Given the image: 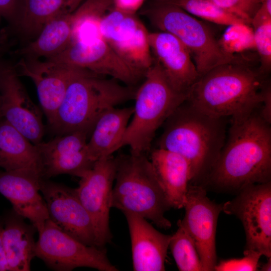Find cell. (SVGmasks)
<instances>
[{
    "instance_id": "cell-1",
    "label": "cell",
    "mask_w": 271,
    "mask_h": 271,
    "mask_svg": "<svg viewBox=\"0 0 271 271\" xmlns=\"http://www.w3.org/2000/svg\"><path fill=\"white\" fill-rule=\"evenodd\" d=\"M258 109L230 119L225 144L206 178L224 190L236 191L271 179V127Z\"/></svg>"
},
{
    "instance_id": "cell-2",
    "label": "cell",
    "mask_w": 271,
    "mask_h": 271,
    "mask_svg": "<svg viewBox=\"0 0 271 271\" xmlns=\"http://www.w3.org/2000/svg\"><path fill=\"white\" fill-rule=\"evenodd\" d=\"M263 76L245 62L220 65L199 77L186 101L212 117L243 116L259 108L267 83Z\"/></svg>"
},
{
    "instance_id": "cell-3",
    "label": "cell",
    "mask_w": 271,
    "mask_h": 271,
    "mask_svg": "<svg viewBox=\"0 0 271 271\" xmlns=\"http://www.w3.org/2000/svg\"><path fill=\"white\" fill-rule=\"evenodd\" d=\"M225 119L204 114L185 100L163 124L158 148L177 153L188 161L191 182L206 178L225 143Z\"/></svg>"
},
{
    "instance_id": "cell-4",
    "label": "cell",
    "mask_w": 271,
    "mask_h": 271,
    "mask_svg": "<svg viewBox=\"0 0 271 271\" xmlns=\"http://www.w3.org/2000/svg\"><path fill=\"white\" fill-rule=\"evenodd\" d=\"M118 81L90 71L75 77L48 124L51 131L57 136L75 131L90 134L96 122L105 112L134 98L136 90Z\"/></svg>"
},
{
    "instance_id": "cell-5",
    "label": "cell",
    "mask_w": 271,
    "mask_h": 271,
    "mask_svg": "<svg viewBox=\"0 0 271 271\" xmlns=\"http://www.w3.org/2000/svg\"><path fill=\"white\" fill-rule=\"evenodd\" d=\"M116 159L111 207L150 220L158 227L170 228L172 224L165 213L171 207L147 154L130 151Z\"/></svg>"
},
{
    "instance_id": "cell-6",
    "label": "cell",
    "mask_w": 271,
    "mask_h": 271,
    "mask_svg": "<svg viewBox=\"0 0 271 271\" xmlns=\"http://www.w3.org/2000/svg\"><path fill=\"white\" fill-rule=\"evenodd\" d=\"M144 77V82L136 90L132 118L122 146H128L133 152L146 154L151 151L158 129L186 100L187 94L178 92L171 86L154 59Z\"/></svg>"
},
{
    "instance_id": "cell-7",
    "label": "cell",
    "mask_w": 271,
    "mask_h": 271,
    "mask_svg": "<svg viewBox=\"0 0 271 271\" xmlns=\"http://www.w3.org/2000/svg\"><path fill=\"white\" fill-rule=\"evenodd\" d=\"M141 14L156 28L174 35L184 45L199 76L220 65L244 62L225 52L205 24L176 6L155 0L143 9Z\"/></svg>"
},
{
    "instance_id": "cell-8",
    "label": "cell",
    "mask_w": 271,
    "mask_h": 271,
    "mask_svg": "<svg viewBox=\"0 0 271 271\" xmlns=\"http://www.w3.org/2000/svg\"><path fill=\"white\" fill-rule=\"evenodd\" d=\"M36 242V256L50 268L69 271L87 267L100 271H117L103 247L86 245L65 232L49 219Z\"/></svg>"
},
{
    "instance_id": "cell-9",
    "label": "cell",
    "mask_w": 271,
    "mask_h": 271,
    "mask_svg": "<svg viewBox=\"0 0 271 271\" xmlns=\"http://www.w3.org/2000/svg\"><path fill=\"white\" fill-rule=\"evenodd\" d=\"M222 211L242 222L245 249L271 257V181L243 188L233 199L223 204Z\"/></svg>"
},
{
    "instance_id": "cell-10",
    "label": "cell",
    "mask_w": 271,
    "mask_h": 271,
    "mask_svg": "<svg viewBox=\"0 0 271 271\" xmlns=\"http://www.w3.org/2000/svg\"><path fill=\"white\" fill-rule=\"evenodd\" d=\"M116 168V157L112 155L97 160L80 177L79 186L75 189L92 220L96 246L99 247H103L112 238L109 219Z\"/></svg>"
},
{
    "instance_id": "cell-11",
    "label": "cell",
    "mask_w": 271,
    "mask_h": 271,
    "mask_svg": "<svg viewBox=\"0 0 271 271\" xmlns=\"http://www.w3.org/2000/svg\"><path fill=\"white\" fill-rule=\"evenodd\" d=\"M84 69L132 86L144 74L126 62L101 37L73 41L56 56L47 59Z\"/></svg>"
},
{
    "instance_id": "cell-12",
    "label": "cell",
    "mask_w": 271,
    "mask_h": 271,
    "mask_svg": "<svg viewBox=\"0 0 271 271\" xmlns=\"http://www.w3.org/2000/svg\"><path fill=\"white\" fill-rule=\"evenodd\" d=\"M14 65L0 63V114L34 145L42 142L41 109L31 99Z\"/></svg>"
},
{
    "instance_id": "cell-13",
    "label": "cell",
    "mask_w": 271,
    "mask_h": 271,
    "mask_svg": "<svg viewBox=\"0 0 271 271\" xmlns=\"http://www.w3.org/2000/svg\"><path fill=\"white\" fill-rule=\"evenodd\" d=\"M184 208L185 214L180 221L194 242L204 270H214L216 227L223 204L210 200L203 187L189 185Z\"/></svg>"
},
{
    "instance_id": "cell-14",
    "label": "cell",
    "mask_w": 271,
    "mask_h": 271,
    "mask_svg": "<svg viewBox=\"0 0 271 271\" xmlns=\"http://www.w3.org/2000/svg\"><path fill=\"white\" fill-rule=\"evenodd\" d=\"M18 75L30 78L48 124L60 105L72 81L87 70L49 60L21 57L14 65Z\"/></svg>"
},
{
    "instance_id": "cell-15",
    "label": "cell",
    "mask_w": 271,
    "mask_h": 271,
    "mask_svg": "<svg viewBox=\"0 0 271 271\" xmlns=\"http://www.w3.org/2000/svg\"><path fill=\"white\" fill-rule=\"evenodd\" d=\"M40 192L52 222L83 243L96 246L92 220L75 189L43 179Z\"/></svg>"
},
{
    "instance_id": "cell-16",
    "label": "cell",
    "mask_w": 271,
    "mask_h": 271,
    "mask_svg": "<svg viewBox=\"0 0 271 271\" xmlns=\"http://www.w3.org/2000/svg\"><path fill=\"white\" fill-rule=\"evenodd\" d=\"M88 135L75 131L57 136L47 142L35 145L39 152L43 179L61 174L81 177L95 162L87 147Z\"/></svg>"
},
{
    "instance_id": "cell-17",
    "label": "cell",
    "mask_w": 271,
    "mask_h": 271,
    "mask_svg": "<svg viewBox=\"0 0 271 271\" xmlns=\"http://www.w3.org/2000/svg\"><path fill=\"white\" fill-rule=\"evenodd\" d=\"M43 179L40 172L33 169H0V193L11 203L13 211L28 219L38 232L49 219L46 202L40 193Z\"/></svg>"
},
{
    "instance_id": "cell-18",
    "label": "cell",
    "mask_w": 271,
    "mask_h": 271,
    "mask_svg": "<svg viewBox=\"0 0 271 271\" xmlns=\"http://www.w3.org/2000/svg\"><path fill=\"white\" fill-rule=\"evenodd\" d=\"M148 39L154 60L171 86L187 94L199 75L187 48L174 35L165 32L149 33Z\"/></svg>"
},
{
    "instance_id": "cell-19",
    "label": "cell",
    "mask_w": 271,
    "mask_h": 271,
    "mask_svg": "<svg viewBox=\"0 0 271 271\" xmlns=\"http://www.w3.org/2000/svg\"><path fill=\"white\" fill-rule=\"evenodd\" d=\"M123 214L129 231L133 270H165L172 235L159 232L143 217L128 212Z\"/></svg>"
},
{
    "instance_id": "cell-20",
    "label": "cell",
    "mask_w": 271,
    "mask_h": 271,
    "mask_svg": "<svg viewBox=\"0 0 271 271\" xmlns=\"http://www.w3.org/2000/svg\"><path fill=\"white\" fill-rule=\"evenodd\" d=\"M150 160L171 208H184L191 182L188 161L177 153L159 148L151 151Z\"/></svg>"
},
{
    "instance_id": "cell-21",
    "label": "cell",
    "mask_w": 271,
    "mask_h": 271,
    "mask_svg": "<svg viewBox=\"0 0 271 271\" xmlns=\"http://www.w3.org/2000/svg\"><path fill=\"white\" fill-rule=\"evenodd\" d=\"M14 211L2 219L3 241L9 270L29 271L36 256V229L25 222Z\"/></svg>"
},
{
    "instance_id": "cell-22",
    "label": "cell",
    "mask_w": 271,
    "mask_h": 271,
    "mask_svg": "<svg viewBox=\"0 0 271 271\" xmlns=\"http://www.w3.org/2000/svg\"><path fill=\"white\" fill-rule=\"evenodd\" d=\"M133 111V107H113L99 118L87 142L89 153L95 162L112 156L122 147L123 137Z\"/></svg>"
},
{
    "instance_id": "cell-23",
    "label": "cell",
    "mask_w": 271,
    "mask_h": 271,
    "mask_svg": "<svg viewBox=\"0 0 271 271\" xmlns=\"http://www.w3.org/2000/svg\"><path fill=\"white\" fill-rule=\"evenodd\" d=\"M72 13L59 16L42 29L37 37L15 51L21 57L49 59L60 54L72 42Z\"/></svg>"
},
{
    "instance_id": "cell-24",
    "label": "cell",
    "mask_w": 271,
    "mask_h": 271,
    "mask_svg": "<svg viewBox=\"0 0 271 271\" xmlns=\"http://www.w3.org/2000/svg\"><path fill=\"white\" fill-rule=\"evenodd\" d=\"M84 1L23 0L20 19L14 31L29 42L37 37L49 22L72 13Z\"/></svg>"
},
{
    "instance_id": "cell-25",
    "label": "cell",
    "mask_w": 271,
    "mask_h": 271,
    "mask_svg": "<svg viewBox=\"0 0 271 271\" xmlns=\"http://www.w3.org/2000/svg\"><path fill=\"white\" fill-rule=\"evenodd\" d=\"M0 168L5 171L31 168L41 174L36 145L2 117L0 118Z\"/></svg>"
},
{
    "instance_id": "cell-26",
    "label": "cell",
    "mask_w": 271,
    "mask_h": 271,
    "mask_svg": "<svg viewBox=\"0 0 271 271\" xmlns=\"http://www.w3.org/2000/svg\"><path fill=\"white\" fill-rule=\"evenodd\" d=\"M145 27L136 13L113 7L99 22L98 32L101 37L115 49L131 40Z\"/></svg>"
},
{
    "instance_id": "cell-27",
    "label": "cell",
    "mask_w": 271,
    "mask_h": 271,
    "mask_svg": "<svg viewBox=\"0 0 271 271\" xmlns=\"http://www.w3.org/2000/svg\"><path fill=\"white\" fill-rule=\"evenodd\" d=\"M113 0H84L72 12L73 40L100 36L98 25L113 7Z\"/></svg>"
},
{
    "instance_id": "cell-28",
    "label": "cell",
    "mask_w": 271,
    "mask_h": 271,
    "mask_svg": "<svg viewBox=\"0 0 271 271\" xmlns=\"http://www.w3.org/2000/svg\"><path fill=\"white\" fill-rule=\"evenodd\" d=\"M178 229L172 235L169 246L181 271H204L195 244L191 236L178 221Z\"/></svg>"
},
{
    "instance_id": "cell-29",
    "label": "cell",
    "mask_w": 271,
    "mask_h": 271,
    "mask_svg": "<svg viewBox=\"0 0 271 271\" xmlns=\"http://www.w3.org/2000/svg\"><path fill=\"white\" fill-rule=\"evenodd\" d=\"M160 1L176 6L193 16L216 24L227 26L238 23L248 24L231 13L206 0Z\"/></svg>"
},
{
    "instance_id": "cell-30",
    "label": "cell",
    "mask_w": 271,
    "mask_h": 271,
    "mask_svg": "<svg viewBox=\"0 0 271 271\" xmlns=\"http://www.w3.org/2000/svg\"><path fill=\"white\" fill-rule=\"evenodd\" d=\"M218 41L222 48L230 54L255 49L253 28L245 23L228 26Z\"/></svg>"
},
{
    "instance_id": "cell-31",
    "label": "cell",
    "mask_w": 271,
    "mask_h": 271,
    "mask_svg": "<svg viewBox=\"0 0 271 271\" xmlns=\"http://www.w3.org/2000/svg\"><path fill=\"white\" fill-rule=\"evenodd\" d=\"M255 49L260 60L259 72L265 75L271 67V19L252 27Z\"/></svg>"
},
{
    "instance_id": "cell-32",
    "label": "cell",
    "mask_w": 271,
    "mask_h": 271,
    "mask_svg": "<svg viewBox=\"0 0 271 271\" xmlns=\"http://www.w3.org/2000/svg\"><path fill=\"white\" fill-rule=\"evenodd\" d=\"M244 256L220 261L214 267L216 271H255L262 254L253 249H245Z\"/></svg>"
},
{
    "instance_id": "cell-33",
    "label": "cell",
    "mask_w": 271,
    "mask_h": 271,
    "mask_svg": "<svg viewBox=\"0 0 271 271\" xmlns=\"http://www.w3.org/2000/svg\"><path fill=\"white\" fill-rule=\"evenodd\" d=\"M245 21L251 25L253 16L260 4L257 0H206Z\"/></svg>"
},
{
    "instance_id": "cell-34",
    "label": "cell",
    "mask_w": 271,
    "mask_h": 271,
    "mask_svg": "<svg viewBox=\"0 0 271 271\" xmlns=\"http://www.w3.org/2000/svg\"><path fill=\"white\" fill-rule=\"evenodd\" d=\"M23 0H0V15L14 30L21 15Z\"/></svg>"
},
{
    "instance_id": "cell-35",
    "label": "cell",
    "mask_w": 271,
    "mask_h": 271,
    "mask_svg": "<svg viewBox=\"0 0 271 271\" xmlns=\"http://www.w3.org/2000/svg\"><path fill=\"white\" fill-rule=\"evenodd\" d=\"M258 110L262 119L271 124V89L270 84L267 82L263 92L261 103Z\"/></svg>"
},
{
    "instance_id": "cell-36",
    "label": "cell",
    "mask_w": 271,
    "mask_h": 271,
    "mask_svg": "<svg viewBox=\"0 0 271 271\" xmlns=\"http://www.w3.org/2000/svg\"><path fill=\"white\" fill-rule=\"evenodd\" d=\"M271 19V0H263L254 16H253L251 25L252 27Z\"/></svg>"
},
{
    "instance_id": "cell-37",
    "label": "cell",
    "mask_w": 271,
    "mask_h": 271,
    "mask_svg": "<svg viewBox=\"0 0 271 271\" xmlns=\"http://www.w3.org/2000/svg\"><path fill=\"white\" fill-rule=\"evenodd\" d=\"M145 0H113L114 7L128 13H136Z\"/></svg>"
},
{
    "instance_id": "cell-38",
    "label": "cell",
    "mask_w": 271,
    "mask_h": 271,
    "mask_svg": "<svg viewBox=\"0 0 271 271\" xmlns=\"http://www.w3.org/2000/svg\"><path fill=\"white\" fill-rule=\"evenodd\" d=\"M3 222L0 220V271L9 270L3 241Z\"/></svg>"
},
{
    "instance_id": "cell-39",
    "label": "cell",
    "mask_w": 271,
    "mask_h": 271,
    "mask_svg": "<svg viewBox=\"0 0 271 271\" xmlns=\"http://www.w3.org/2000/svg\"><path fill=\"white\" fill-rule=\"evenodd\" d=\"M261 270L270 271L271 270V257L268 258L267 262L262 265Z\"/></svg>"
},
{
    "instance_id": "cell-40",
    "label": "cell",
    "mask_w": 271,
    "mask_h": 271,
    "mask_svg": "<svg viewBox=\"0 0 271 271\" xmlns=\"http://www.w3.org/2000/svg\"><path fill=\"white\" fill-rule=\"evenodd\" d=\"M7 45L0 41V55L6 50Z\"/></svg>"
},
{
    "instance_id": "cell-41",
    "label": "cell",
    "mask_w": 271,
    "mask_h": 271,
    "mask_svg": "<svg viewBox=\"0 0 271 271\" xmlns=\"http://www.w3.org/2000/svg\"><path fill=\"white\" fill-rule=\"evenodd\" d=\"M259 3H261L263 0H257Z\"/></svg>"
},
{
    "instance_id": "cell-42",
    "label": "cell",
    "mask_w": 271,
    "mask_h": 271,
    "mask_svg": "<svg viewBox=\"0 0 271 271\" xmlns=\"http://www.w3.org/2000/svg\"><path fill=\"white\" fill-rule=\"evenodd\" d=\"M1 56V55H0ZM1 60H0V63H1ZM0 118H1V114H0Z\"/></svg>"
}]
</instances>
